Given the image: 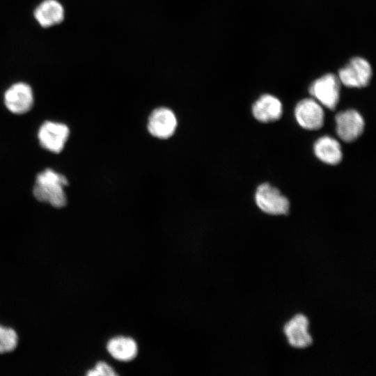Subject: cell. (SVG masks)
<instances>
[{
  "mask_svg": "<svg viewBox=\"0 0 376 376\" xmlns=\"http://www.w3.org/2000/svg\"><path fill=\"white\" fill-rule=\"evenodd\" d=\"M68 185V181L65 175L46 169L37 174L33 194L39 202L61 208L67 204L63 187Z\"/></svg>",
  "mask_w": 376,
  "mask_h": 376,
  "instance_id": "obj_1",
  "label": "cell"
},
{
  "mask_svg": "<svg viewBox=\"0 0 376 376\" xmlns=\"http://www.w3.org/2000/svg\"><path fill=\"white\" fill-rule=\"evenodd\" d=\"M255 199L257 205L264 212L273 214H285L288 212L290 203L279 189L267 183L259 185Z\"/></svg>",
  "mask_w": 376,
  "mask_h": 376,
  "instance_id": "obj_2",
  "label": "cell"
},
{
  "mask_svg": "<svg viewBox=\"0 0 376 376\" xmlns=\"http://www.w3.org/2000/svg\"><path fill=\"white\" fill-rule=\"evenodd\" d=\"M309 92L322 105L334 110L339 100V79L334 74H326L312 83Z\"/></svg>",
  "mask_w": 376,
  "mask_h": 376,
  "instance_id": "obj_3",
  "label": "cell"
},
{
  "mask_svg": "<svg viewBox=\"0 0 376 376\" xmlns=\"http://www.w3.org/2000/svg\"><path fill=\"white\" fill-rule=\"evenodd\" d=\"M372 76L370 63L361 57H354L338 71L340 82L347 87L361 88L366 86Z\"/></svg>",
  "mask_w": 376,
  "mask_h": 376,
  "instance_id": "obj_4",
  "label": "cell"
},
{
  "mask_svg": "<svg viewBox=\"0 0 376 376\" xmlns=\"http://www.w3.org/2000/svg\"><path fill=\"white\" fill-rule=\"evenodd\" d=\"M70 134L68 127L61 123L45 121L40 127L38 138L40 146L54 153L61 152Z\"/></svg>",
  "mask_w": 376,
  "mask_h": 376,
  "instance_id": "obj_5",
  "label": "cell"
},
{
  "mask_svg": "<svg viewBox=\"0 0 376 376\" xmlns=\"http://www.w3.org/2000/svg\"><path fill=\"white\" fill-rule=\"evenodd\" d=\"M3 100L6 108L13 113H26L33 104L32 88L24 82L15 83L5 91Z\"/></svg>",
  "mask_w": 376,
  "mask_h": 376,
  "instance_id": "obj_6",
  "label": "cell"
},
{
  "mask_svg": "<svg viewBox=\"0 0 376 376\" xmlns=\"http://www.w3.org/2000/svg\"><path fill=\"white\" fill-rule=\"evenodd\" d=\"M177 125V118L172 110L159 107L150 113L147 127L152 136L166 139L174 134Z\"/></svg>",
  "mask_w": 376,
  "mask_h": 376,
  "instance_id": "obj_7",
  "label": "cell"
},
{
  "mask_svg": "<svg viewBox=\"0 0 376 376\" xmlns=\"http://www.w3.org/2000/svg\"><path fill=\"white\" fill-rule=\"evenodd\" d=\"M336 134L345 141L352 142L363 132L364 120L361 114L354 109L340 111L336 115Z\"/></svg>",
  "mask_w": 376,
  "mask_h": 376,
  "instance_id": "obj_8",
  "label": "cell"
},
{
  "mask_svg": "<svg viewBox=\"0 0 376 376\" xmlns=\"http://www.w3.org/2000/svg\"><path fill=\"white\" fill-rule=\"evenodd\" d=\"M295 116L299 125L306 130H318L324 124V111L320 104L311 98L304 99L297 103Z\"/></svg>",
  "mask_w": 376,
  "mask_h": 376,
  "instance_id": "obj_9",
  "label": "cell"
},
{
  "mask_svg": "<svg viewBox=\"0 0 376 376\" xmlns=\"http://www.w3.org/2000/svg\"><path fill=\"white\" fill-rule=\"evenodd\" d=\"M308 319L302 314H297L284 326L283 332L289 344L296 348H305L313 343L308 332Z\"/></svg>",
  "mask_w": 376,
  "mask_h": 376,
  "instance_id": "obj_10",
  "label": "cell"
},
{
  "mask_svg": "<svg viewBox=\"0 0 376 376\" xmlns=\"http://www.w3.org/2000/svg\"><path fill=\"white\" fill-rule=\"evenodd\" d=\"M33 16L42 27L49 28L64 20L65 10L57 0H44L35 8Z\"/></svg>",
  "mask_w": 376,
  "mask_h": 376,
  "instance_id": "obj_11",
  "label": "cell"
},
{
  "mask_svg": "<svg viewBox=\"0 0 376 376\" xmlns=\"http://www.w3.org/2000/svg\"><path fill=\"white\" fill-rule=\"evenodd\" d=\"M253 115L260 122L268 123L279 119L282 114V104L276 97L265 94L255 102Z\"/></svg>",
  "mask_w": 376,
  "mask_h": 376,
  "instance_id": "obj_12",
  "label": "cell"
},
{
  "mask_svg": "<svg viewBox=\"0 0 376 376\" xmlns=\"http://www.w3.org/2000/svg\"><path fill=\"white\" fill-rule=\"evenodd\" d=\"M314 152L320 160L331 165L338 164L343 157L340 143L329 136H322L315 141Z\"/></svg>",
  "mask_w": 376,
  "mask_h": 376,
  "instance_id": "obj_13",
  "label": "cell"
},
{
  "mask_svg": "<svg viewBox=\"0 0 376 376\" xmlns=\"http://www.w3.org/2000/svg\"><path fill=\"white\" fill-rule=\"evenodd\" d=\"M107 349L114 359L127 361L133 359L137 354V345L134 339L130 337L118 336L109 340Z\"/></svg>",
  "mask_w": 376,
  "mask_h": 376,
  "instance_id": "obj_14",
  "label": "cell"
},
{
  "mask_svg": "<svg viewBox=\"0 0 376 376\" xmlns=\"http://www.w3.org/2000/svg\"><path fill=\"white\" fill-rule=\"evenodd\" d=\"M18 343V336L16 331L9 327L0 325V353L13 351Z\"/></svg>",
  "mask_w": 376,
  "mask_h": 376,
  "instance_id": "obj_15",
  "label": "cell"
},
{
  "mask_svg": "<svg viewBox=\"0 0 376 376\" xmlns=\"http://www.w3.org/2000/svg\"><path fill=\"white\" fill-rule=\"evenodd\" d=\"M86 375L88 376H116L117 373L106 362L99 361L96 363L94 368L89 370Z\"/></svg>",
  "mask_w": 376,
  "mask_h": 376,
  "instance_id": "obj_16",
  "label": "cell"
}]
</instances>
